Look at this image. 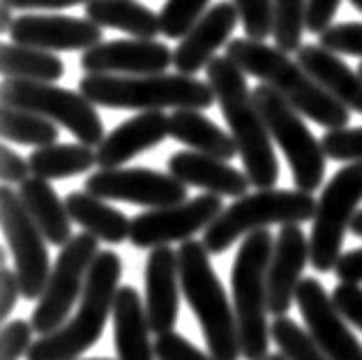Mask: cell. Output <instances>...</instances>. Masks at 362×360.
I'll list each match as a JSON object with an SVG mask.
<instances>
[{"label":"cell","mask_w":362,"mask_h":360,"mask_svg":"<svg viewBox=\"0 0 362 360\" xmlns=\"http://www.w3.org/2000/svg\"><path fill=\"white\" fill-rule=\"evenodd\" d=\"M0 100L10 107L35 111L69 129L86 146H100L104 141V125L95 104L81 91H69L56 83L21 81L5 79L0 86Z\"/></svg>","instance_id":"30bf717a"},{"label":"cell","mask_w":362,"mask_h":360,"mask_svg":"<svg viewBox=\"0 0 362 360\" xmlns=\"http://www.w3.org/2000/svg\"><path fill=\"white\" fill-rule=\"evenodd\" d=\"M332 301L341 312V317L362 330V286L351 282H339L332 291Z\"/></svg>","instance_id":"ab89813d"},{"label":"cell","mask_w":362,"mask_h":360,"mask_svg":"<svg viewBox=\"0 0 362 360\" xmlns=\"http://www.w3.org/2000/svg\"><path fill=\"white\" fill-rule=\"evenodd\" d=\"M309 261V240L300 224H281L268 266V312L284 317L296 301L298 284Z\"/></svg>","instance_id":"ac0fdd59"},{"label":"cell","mask_w":362,"mask_h":360,"mask_svg":"<svg viewBox=\"0 0 362 360\" xmlns=\"http://www.w3.org/2000/svg\"><path fill=\"white\" fill-rule=\"evenodd\" d=\"M19 296H21V284L19 277H16V270L3 268V273H0V317L3 319L10 317Z\"/></svg>","instance_id":"7bdbcfd3"},{"label":"cell","mask_w":362,"mask_h":360,"mask_svg":"<svg viewBox=\"0 0 362 360\" xmlns=\"http://www.w3.org/2000/svg\"><path fill=\"white\" fill-rule=\"evenodd\" d=\"M261 360H286V356L279 351V354H268V356H263Z\"/></svg>","instance_id":"c3c4849f"},{"label":"cell","mask_w":362,"mask_h":360,"mask_svg":"<svg viewBox=\"0 0 362 360\" xmlns=\"http://www.w3.org/2000/svg\"><path fill=\"white\" fill-rule=\"evenodd\" d=\"M88 360H111V358H88Z\"/></svg>","instance_id":"f907efd6"},{"label":"cell","mask_w":362,"mask_h":360,"mask_svg":"<svg viewBox=\"0 0 362 360\" xmlns=\"http://www.w3.org/2000/svg\"><path fill=\"white\" fill-rule=\"evenodd\" d=\"M238 19H240V12L233 0H219L217 5L210 7L173 51V65L178 74L194 76L199 74V69L208 67L217 49L224 47L231 37Z\"/></svg>","instance_id":"d6986e66"},{"label":"cell","mask_w":362,"mask_h":360,"mask_svg":"<svg viewBox=\"0 0 362 360\" xmlns=\"http://www.w3.org/2000/svg\"><path fill=\"white\" fill-rule=\"evenodd\" d=\"M334 275L339 277V282L362 284V248L341 254L334 263Z\"/></svg>","instance_id":"ee69618b"},{"label":"cell","mask_w":362,"mask_h":360,"mask_svg":"<svg viewBox=\"0 0 362 360\" xmlns=\"http://www.w3.org/2000/svg\"><path fill=\"white\" fill-rule=\"evenodd\" d=\"M309 0H272V37L275 47L286 54H298L307 28Z\"/></svg>","instance_id":"1f68e13d"},{"label":"cell","mask_w":362,"mask_h":360,"mask_svg":"<svg viewBox=\"0 0 362 360\" xmlns=\"http://www.w3.org/2000/svg\"><path fill=\"white\" fill-rule=\"evenodd\" d=\"M33 175L44 180H60L97 166V151L86 144H51L35 148L28 157Z\"/></svg>","instance_id":"f546056e"},{"label":"cell","mask_w":362,"mask_h":360,"mask_svg":"<svg viewBox=\"0 0 362 360\" xmlns=\"http://www.w3.org/2000/svg\"><path fill=\"white\" fill-rule=\"evenodd\" d=\"M14 7L7 3V0H0V30L3 33H10L12 30V23H14Z\"/></svg>","instance_id":"bcb514c9"},{"label":"cell","mask_w":362,"mask_h":360,"mask_svg":"<svg viewBox=\"0 0 362 360\" xmlns=\"http://www.w3.org/2000/svg\"><path fill=\"white\" fill-rule=\"evenodd\" d=\"M19 197L23 206L28 208L35 224L40 226L44 238L56 248L65 245L74 238L72 236V215H69L67 204L58 197V192L51 187V180H44L33 175L19 185Z\"/></svg>","instance_id":"d4e9b609"},{"label":"cell","mask_w":362,"mask_h":360,"mask_svg":"<svg viewBox=\"0 0 362 360\" xmlns=\"http://www.w3.org/2000/svg\"><path fill=\"white\" fill-rule=\"evenodd\" d=\"M252 95L270 129L272 141L281 148L286 157L296 190H319L325 175V157L328 155L323 151V144L305 125L303 113L291 107L275 88L263 81L254 88Z\"/></svg>","instance_id":"ba28073f"},{"label":"cell","mask_w":362,"mask_h":360,"mask_svg":"<svg viewBox=\"0 0 362 360\" xmlns=\"http://www.w3.org/2000/svg\"><path fill=\"white\" fill-rule=\"evenodd\" d=\"M67 210L76 224H81L95 238L107 240L109 245H120L129 240L132 219L120 213L118 208L107 204V199H100L90 192H72L67 199Z\"/></svg>","instance_id":"4316f807"},{"label":"cell","mask_w":362,"mask_h":360,"mask_svg":"<svg viewBox=\"0 0 362 360\" xmlns=\"http://www.w3.org/2000/svg\"><path fill=\"white\" fill-rule=\"evenodd\" d=\"M0 69L7 79L56 83L65 74V63L54 56V51L10 42L0 49Z\"/></svg>","instance_id":"f1b7e54d"},{"label":"cell","mask_w":362,"mask_h":360,"mask_svg":"<svg viewBox=\"0 0 362 360\" xmlns=\"http://www.w3.org/2000/svg\"><path fill=\"white\" fill-rule=\"evenodd\" d=\"M169 173L182 180L185 185H194L219 197L240 199L250 190L247 173L238 171L235 166L226 164L219 157L197 153V151H180L169 157Z\"/></svg>","instance_id":"7402d4cb"},{"label":"cell","mask_w":362,"mask_h":360,"mask_svg":"<svg viewBox=\"0 0 362 360\" xmlns=\"http://www.w3.org/2000/svg\"><path fill=\"white\" fill-rule=\"evenodd\" d=\"M0 217H3V233L14 257V270L21 284V296L35 301L44 294L51 275L47 238L35 224L28 208L23 206L19 192L10 185L0 190Z\"/></svg>","instance_id":"7c38bea8"},{"label":"cell","mask_w":362,"mask_h":360,"mask_svg":"<svg viewBox=\"0 0 362 360\" xmlns=\"http://www.w3.org/2000/svg\"><path fill=\"white\" fill-rule=\"evenodd\" d=\"M78 91L97 107L127 111H206L215 104L213 86L187 74H86Z\"/></svg>","instance_id":"277c9868"},{"label":"cell","mask_w":362,"mask_h":360,"mask_svg":"<svg viewBox=\"0 0 362 360\" xmlns=\"http://www.w3.org/2000/svg\"><path fill=\"white\" fill-rule=\"evenodd\" d=\"M122 261L116 252H100L86 275L81 305L74 319L65 321L58 330L33 342L28 360H76L102 337L107 319L113 317Z\"/></svg>","instance_id":"3957f363"},{"label":"cell","mask_w":362,"mask_h":360,"mask_svg":"<svg viewBox=\"0 0 362 360\" xmlns=\"http://www.w3.org/2000/svg\"><path fill=\"white\" fill-rule=\"evenodd\" d=\"M113 337L120 360H155L150 342V321L141 294L134 286H120L113 303Z\"/></svg>","instance_id":"603a6c76"},{"label":"cell","mask_w":362,"mask_h":360,"mask_svg":"<svg viewBox=\"0 0 362 360\" xmlns=\"http://www.w3.org/2000/svg\"><path fill=\"white\" fill-rule=\"evenodd\" d=\"M155 356L157 360H215L210 354H203L197 349L187 337L178 335V332H162L155 342Z\"/></svg>","instance_id":"f35d334b"},{"label":"cell","mask_w":362,"mask_h":360,"mask_svg":"<svg viewBox=\"0 0 362 360\" xmlns=\"http://www.w3.org/2000/svg\"><path fill=\"white\" fill-rule=\"evenodd\" d=\"M100 238L93 233H76L63 250L51 268L49 282L44 294L37 298V307L33 312V328L40 335L58 330L67 321L69 312L83 294L86 275L90 270L95 257L100 254Z\"/></svg>","instance_id":"8fae6325"},{"label":"cell","mask_w":362,"mask_h":360,"mask_svg":"<svg viewBox=\"0 0 362 360\" xmlns=\"http://www.w3.org/2000/svg\"><path fill=\"white\" fill-rule=\"evenodd\" d=\"M270 337L279 347L281 354L286 356V360H330L307 332V328L298 326L286 314L284 317H275L270 326Z\"/></svg>","instance_id":"d6a6232c"},{"label":"cell","mask_w":362,"mask_h":360,"mask_svg":"<svg viewBox=\"0 0 362 360\" xmlns=\"http://www.w3.org/2000/svg\"><path fill=\"white\" fill-rule=\"evenodd\" d=\"M86 19L139 40H155L162 33L160 16L136 0H90L86 5Z\"/></svg>","instance_id":"83f0119b"},{"label":"cell","mask_w":362,"mask_h":360,"mask_svg":"<svg viewBox=\"0 0 362 360\" xmlns=\"http://www.w3.org/2000/svg\"><path fill=\"white\" fill-rule=\"evenodd\" d=\"M349 3H351L353 7H356L358 12H362V0H349Z\"/></svg>","instance_id":"681fc988"},{"label":"cell","mask_w":362,"mask_h":360,"mask_svg":"<svg viewBox=\"0 0 362 360\" xmlns=\"http://www.w3.org/2000/svg\"><path fill=\"white\" fill-rule=\"evenodd\" d=\"M224 210L219 194H201L175 206L150 208L132 217L129 243L139 250H153L169 243H185L194 233L206 231Z\"/></svg>","instance_id":"4fadbf2b"},{"label":"cell","mask_w":362,"mask_h":360,"mask_svg":"<svg viewBox=\"0 0 362 360\" xmlns=\"http://www.w3.org/2000/svg\"><path fill=\"white\" fill-rule=\"evenodd\" d=\"M12 42L47 51H88L102 42V25L65 14H23L12 23Z\"/></svg>","instance_id":"e0dca14e"},{"label":"cell","mask_w":362,"mask_h":360,"mask_svg":"<svg viewBox=\"0 0 362 360\" xmlns=\"http://www.w3.org/2000/svg\"><path fill=\"white\" fill-rule=\"evenodd\" d=\"M146 312L150 330L162 335L175 326L180 310V266L178 252L169 245L153 248L146 259Z\"/></svg>","instance_id":"ffe728a7"},{"label":"cell","mask_w":362,"mask_h":360,"mask_svg":"<svg viewBox=\"0 0 362 360\" xmlns=\"http://www.w3.org/2000/svg\"><path fill=\"white\" fill-rule=\"evenodd\" d=\"M321 47L334 51L339 56H360L362 58V23L344 21L332 23L321 35Z\"/></svg>","instance_id":"8d00e7d4"},{"label":"cell","mask_w":362,"mask_h":360,"mask_svg":"<svg viewBox=\"0 0 362 360\" xmlns=\"http://www.w3.org/2000/svg\"><path fill=\"white\" fill-rule=\"evenodd\" d=\"M206 74L238 144L247 178L256 190H272L279 180V162L272 148L270 129L256 107L252 91L247 88L245 69L228 56H215L208 63Z\"/></svg>","instance_id":"6da1fadb"},{"label":"cell","mask_w":362,"mask_h":360,"mask_svg":"<svg viewBox=\"0 0 362 360\" xmlns=\"http://www.w3.org/2000/svg\"><path fill=\"white\" fill-rule=\"evenodd\" d=\"M226 56L238 67H243L245 74L261 79L263 83L275 88L291 107H296L316 125L325 127V132L349 125L351 111L279 47L238 37L226 44Z\"/></svg>","instance_id":"7a4b0ae2"},{"label":"cell","mask_w":362,"mask_h":360,"mask_svg":"<svg viewBox=\"0 0 362 360\" xmlns=\"http://www.w3.org/2000/svg\"><path fill=\"white\" fill-rule=\"evenodd\" d=\"M296 60L349 111L362 113V74L351 69L334 51L307 44L298 49Z\"/></svg>","instance_id":"cb8c5ba5"},{"label":"cell","mask_w":362,"mask_h":360,"mask_svg":"<svg viewBox=\"0 0 362 360\" xmlns=\"http://www.w3.org/2000/svg\"><path fill=\"white\" fill-rule=\"evenodd\" d=\"M362 201V160L341 166L325 185L316 204V215L309 236V263L319 273L334 270L341 257V243Z\"/></svg>","instance_id":"9c48e42d"},{"label":"cell","mask_w":362,"mask_h":360,"mask_svg":"<svg viewBox=\"0 0 362 360\" xmlns=\"http://www.w3.org/2000/svg\"><path fill=\"white\" fill-rule=\"evenodd\" d=\"M203 240H185L178 250L180 289L206 337L208 354L215 360H238L243 356L233 305L210 263Z\"/></svg>","instance_id":"5b68a950"},{"label":"cell","mask_w":362,"mask_h":360,"mask_svg":"<svg viewBox=\"0 0 362 360\" xmlns=\"http://www.w3.org/2000/svg\"><path fill=\"white\" fill-rule=\"evenodd\" d=\"M272 250L275 240L268 229L252 231L243 238L231 268L233 310L245 360L268 356L272 339L268 326V266Z\"/></svg>","instance_id":"8992f818"},{"label":"cell","mask_w":362,"mask_h":360,"mask_svg":"<svg viewBox=\"0 0 362 360\" xmlns=\"http://www.w3.org/2000/svg\"><path fill=\"white\" fill-rule=\"evenodd\" d=\"M323 151L330 160L337 162H360L362 160V127H339L328 129L321 139Z\"/></svg>","instance_id":"e575fe53"},{"label":"cell","mask_w":362,"mask_h":360,"mask_svg":"<svg viewBox=\"0 0 362 360\" xmlns=\"http://www.w3.org/2000/svg\"><path fill=\"white\" fill-rule=\"evenodd\" d=\"M0 132H3L5 141H14L30 148L56 144L60 134L54 120L44 118L35 111L10 107V104H3V111H0Z\"/></svg>","instance_id":"4dcf8cb0"},{"label":"cell","mask_w":362,"mask_h":360,"mask_svg":"<svg viewBox=\"0 0 362 360\" xmlns=\"http://www.w3.org/2000/svg\"><path fill=\"white\" fill-rule=\"evenodd\" d=\"M30 162L23 160L19 153H14L12 148L3 146L0 148V178L5 185H21L23 180H28Z\"/></svg>","instance_id":"b9f144b4"},{"label":"cell","mask_w":362,"mask_h":360,"mask_svg":"<svg viewBox=\"0 0 362 360\" xmlns=\"http://www.w3.org/2000/svg\"><path fill=\"white\" fill-rule=\"evenodd\" d=\"M169 137L197 153H206L219 160H233L238 155V144L233 134H228L215 125L199 109H175L169 116Z\"/></svg>","instance_id":"484cf974"},{"label":"cell","mask_w":362,"mask_h":360,"mask_svg":"<svg viewBox=\"0 0 362 360\" xmlns=\"http://www.w3.org/2000/svg\"><path fill=\"white\" fill-rule=\"evenodd\" d=\"M245 25V37L266 42L272 35V0H233Z\"/></svg>","instance_id":"d590c367"},{"label":"cell","mask_w":362,"mask_h":360,"mask_svg":"<svg viewBox=\"0 0 362 360\" xmlns=\"http://www.w3.org/2000/svg\"><path fill=\"white\" fill-rule=\"evenodd\" d=\"M86 192L107 201H125L146 208H164L187 201V185L182 180L144 166L95 171L86 178Z\"/></svg>","instance_id":"5bb4252c"},{"label":"cell","mask_w":362,"mask_h":360,"mask_svg":"<svg viewBox=\"0 0 362 360\" xmlns=\"http://www.w3.org/2000/svg\"><path fill=\"white\" fill-rule=\"evenodd\" d=\"M358 72H360V74H362V63H360V67H358Z\"/></svg>","instance_id":"816d5d0a"},{"label":"cell","mask_w":362,"mask_h":360,"mask_svg":"<svg viewBox=\"0 0 362 360\" xmlns=\"http://www.w3.org/2000/svg\"><path fill=\"white\" fill-rule=\"evenodd\" d=\"M210 0H166L162 7L160 21H162V35L169 40H182L194 23L206 14Z\"/></svg>","instance_id":"836d02e7"},{"label":"cell","mask_w":362,"mask_h":360,"mask_svg":"<svg viewBox=\"0 0 362 360\" xmlns=\"http://www.w3.org/2000/svg\"><path fill=\"white\" fill-rule=\"evenodd\" d=\"M296 305L303 314L307 332L330 360H362V344L349 330L346 319L319 279L305 277L298 284Z\"/></svg>","instance_id":"9a60e30c"},{"label":"cell","mask_w":362,"mask_h":360,"mask_svg":"<svg viewBox=\"0 0 362 360\" xmlns=\"http://www.w3.org/2000/svg\"><path fill=\"white\" fill-rule=\"evenodd\" d=\"M173 65V51L157 40H111L83 51L86 74H164Z\"/></svg>","instance_id":"2e32d148"},{"label":"cell","mask_w":362,"mask_h":360,"mask_svg":"<svg viewBox=\"0 0 362 360\" xmlns=\"http://www.w3.org/2000/svg\"><path fill=\"white\" fill-rule=\"evenodd\" d=\"M169 137V116L164 111H144L111 129L97 148V166L118 169L132 157L153 151Z\"/></svg>","instance_id":"44dd1931"},{"label":"cell","mask_w":362,"mask_h":360,"mask_svg":"<svg viewBox=\"0 0 362 360\" xmlns=\"http://www.w3.org/2000/svg\"><path fill=\"white\" fill-rule=\"evenodd\" d=\"M14 10H63L72 5H88L90 0H7Z\"/></svg>","instance_id":"f6af8a7d"},{"label":"cell","mask_w":362,"mask_h":360,"mask_svg":"<svg viewBox=\"0 0 362 360\" xmlns=\"http://www.w3.org/2000/svg\"><path fill=\"white\" fill-rule=\"evenodd\" d=\"M33 323L23 319L5 323L3 335H0V360H19L28 354L33 347Z\"/></svg>","instance_id":"74e56055"},{"label":"cell","mask_w":362,"mask_h":360,"mask_svg":"<svg viewBox=\"0 0 362 360\" xmlns=\"http://www.w3.org/2000/svg\"><path fill=\"white\" fill-rule=\"evenodd\" d=\"M341 0H309L307 3V30L323 35L332 25Z\"/></svg>","instance_id":"60d3db41"},{"label":"cell","mask_w":362,"mask_h":360,"mask_svg":"<svg viewBox=\"0 0 362 360\" xmlns=\"http://www.w3.org/2000/svg\"><path fill=\"white\" fill-rule=\"evenodd\" d=\"M351 233H353V236H358V238H362V210H358L356 217H353V222H351Z\"/></svg>","instance_id":"7dc6e473"},{"label":"cell","mask_w":362,"mask_h":360,"mask_svg":"<svg viewBox=\"0 0 362 360\" xmlns=\"http://www.w3.org/2000/svg\"><path fill=\"white\" fill-rule=\"evenodd\" d=\"M316 201L303 190H256L235 199L213 224L203 231V245L210 254L226 252L235 240L272 224H303L314 219Z\"/></svg>","instance_id":"52a82bcc"}]
</instances>
